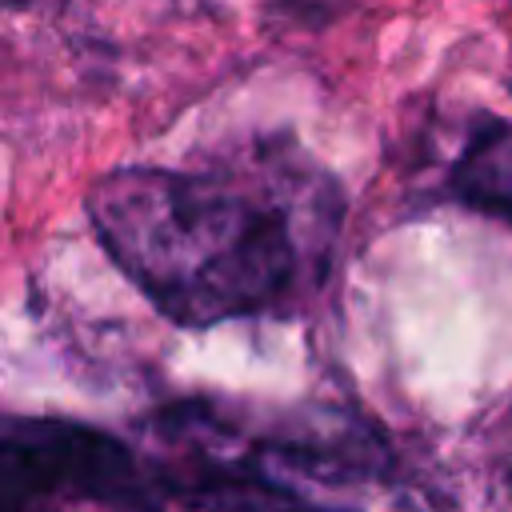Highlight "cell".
<instances>
[{"mask_svg": "<svg viewBox=\"0 0 512 512\" xmlns=\"http://www.w3.org/2000/svg\"><path fill=\"white\" fill-rule=\"evenodd\" d=\"M312 192L240 172L116 168L88 188V220L116 268L176 324L204 328L296 296L312 260Z\"/></svg>", "mask_w": 512, "mask_h": 512, "instance_id": "1", "label": "cell"}, {"mask_svg": "<svg viewBox=\"0 0 512 512\" xmlns=\"http://www.w3.org/2000/svg\"><path fill=\"white\" fill-rule=\"evenodd\" d=\"M132 484V456L116 436L68 420L0 424V512H56L112 500Z\"/></svg>", "mask_w": 512, "mask_h": 512, "instance_id": "2", "label": "cell"}, {"mask_svg": "<svg viewBox=\"0 0 512 512\" xmlns=\"http://www.w3.org/2000/svg\"><path fill=\"white\" fill-rule=\"evenodd\" d=\"M452 180L468 204L500 220H512V124H496L480 132L464 148Z\"/></svg>", "mask_w": 512, "mask_h": 512, "instance_id": "3", "label": "cell"}, {"mask_svg": "<svg viewBox=\"0 0 512 512\" xmlns=\"http://www.w3.org/2000/svg\"><path fill=\"white\" fill-rule=\"evenodd\" d=\"M184 512H336L256 480H212L184 500Z\"/></svg>", "mask_w": 512, "mask_h": 512, "instance_id": "4", "label": "cell"}, {"mask_svg": "<svg viewBox=\"0 0 512 512\" xmlns=\"http://www.w3.org/2000/svg\"><path fill=\"white\" fill-rule=\"evenodd\" d=\"M292 4H300V8H308V4H332V0H292Z\"/></svg>", "mask_w": 512, "mask_h": 512, "instance_id": "5", "label": "cell"}]
</instances>
